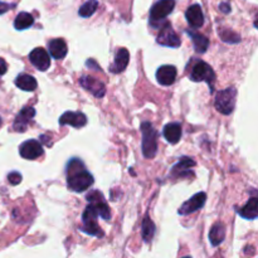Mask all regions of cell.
I'll use <instances>...</instances> for the list:
<instances>
[{
	"mask_svg": "<svg viewBox=\"0 0 258 258\" xmlns=\"http://www.w3.org/2000/svg\"><path fill=\"white\" fill-rule=\"evenodd\" d=\"M219 8H220V10H222L223 13H224V14H228V13H229V11H230V6H229V4L223 3V4H220Z\"/></svg>",
	"mask_w": 258,
	"mask_h": 258,
	"instance_id": "4dcf8cb0",
	"label": "cell"
},
{
	"mask_svg": "<svg viewBox=\"0 0 258 258\" xmlns=\"http://www.w3.org/2000/svg\"><path fill=\"white\" fill-rule=\"evenodd\" d=\"M186 33L190 36L192 38V42L193 45H194V49L195 52L198 53H206V50L208 49L209 47V41L206 36H203L200 33H194L192 31H188Z\"/></svg>",
	"mask_w": 258,
	"mask_h": 258,
	"instance_id": "7402d4cb",
	"label": "cell"
},
{
	"mask_svg": "<svg viewBox=\"0 0 258 258\" xmlns=\"http://www.w3.org/2000/svg\"><path fill=\"white\" fill-rule=\"evenodd\" d=\"M34 23V18L33 15L29 14V13H25V11H22L19 14L17 15L14 20V28L17 31H24V29L31 28L32 25Z\"/></svg>",
	"mask_w": 258,
	"mask_h": 258,
	"instance_id": "cb8c5ba5",
	"label": "cell"
},
{
	"mask_svg": "<svg viewBox=\"0 0 258 258\" xmlns=\"http://www.w3.org/2000/svg\"><path fill=\"white\" fill-rule=\"evenodd\" d=\"M8 70V66H6V62L3 58H0V76H3L6 73Z\"/></svg>",
	"mask_w": 258,
	"mask_h": 258,
	"instance_id": "f546056e",
	"label": "cell"
},
{
	"mask_svg": "<svg viewBox=\"0 0 258 258\" xmlns=\"http://www.w3.org/2000/svg\"><path fill=\"white\" fill-rule=\"evenodd\" d=\"M15 85H17L18 88L27 92H33L34 89H37V86H38L36 78L31 75H27V73H22V75L18 76L15 78Z\"/></svg>",
	"mask_w": 258,
	"mask_h": 258,
	"instance_id": "d6986e66",
	"label": "cell"
},
{
	"mask_svg": "<svg viewBox=\"0 0 258 258\" xmlns=\"http://www.w3.org/2000/svg\"><path fill=\"white\" fill-rule=\"evenodd\" d=\"M80 84L85 89H87L88 92H91L94 97L101 98L105 96V92H106L105 85H103L101 81L91 77V76H82L80 80Z\"/></svg>",
	"mask_w": 258,
	"mask_h": 258,
	"instance_id": "8fae6325",
	"label": "cell"
},
{
	"mask_svg": "<svg viewBox=\"0 0 258 258\" xmlns=\"http://www.w3.org/2000/svg\"><path fill=\"white\" fill-rule=\"evenodd\" d=\"M156 80L161 86H170L176 80V68L174 66H161L156 72Z\"/></svg>",
	"mask_w": 258,
	"mask_h": 258,
	"instance_id": "5bb4252c",
	"label": "cell"
},
{
	"mask_svg": "<svg viewBox=\"0 0 258 258\" xmlns=\"http://www.w3.org/2000/svg\"><path fill=\"white\" fill-rule=\"evenodd\" d=\"M207 200L206 193H198V194L193 195L189 200H186L185 203L181 204V207L179 208V214L180 215H186V214H192L194 212L199 211L204 207Z\"/></svg>",
	"mask_w": 258,
	"mask_h": 258,
	"instance_id": "9c48e42d",
	"label": "cell"
},
{
	"mask_svg": "<svg viewBox=\"0 0 258 258\" xmlns=\"http://www.w3.org/2000/svg\"><path fill=\"white\" fill-rule=\"evenodd\" d=\"M129 59H130V53L126 48H120L115 54L114 63L110 67V71L112 73H121L125 71V68L129 64Z\"/></svg>",
	"mask_w": 258,
	"mask_h": 258,
	"instance_id": "2e32d148",
	"label": "cell"
},
{
	"mask_svg": "<svg viewBox=\"0 0 258 258\" xmlns=\"http://www.w3.org/2000/svg\"><path fill=\"white\" fill-rule=\"evenodd\" d=\"M59 124L62 126L63 125H70L73 126L76 129H81L84 128L85 125L87 124V117L85 116L82 112H64L63 115L59 119Z\"/></svg>",
	"mask_w": 258,
	"mask_h": 258,
	"instance_id": "4fadbf2b",
	"label": "cell"
},
{
	"mask_svg": "<svg viewBox=\"0 0 258 258\" xmlns=\"http://www.w3.org/2000/svg\"><path fill=\"white\" fill-rule=\"evenodd\" d=\"M34 116H36V110L33 107H24L15 117L14 124H13V130L17 131V132H24Z\"/></svg>",
	"mask_w": 258,
	"mask_h": 258,
	"instance_id": "7c38bea8",
	"label": "cell"
},
{
	"mask_svg": "<svg viewBox=\"0 0 258 258\" xmlns=\"http://www.w3.org/2000/svg\"><path fill=\"white\" fill-rule=\"evenodd\" d=\"M225 238V227L222 223H215L209 232V239L212 246H219Z\"/></svg>",
	"mask_w": 258,
	"mask_h": 258,
	"instance_id": "603a6c76",
	"label": "cell"
},
{
	"mask_svg": "<svg viewBox=\"0 0 258 258\" xmlns=\"http://www.w3.org/2000/svg\"><path fill=\"white\" fill-rule=\"evenodd\" d=\"M29 61L37 70L42 71V72L47 71L50 67V57L44 48H34L29 54Z\"/></svg>",
	"mask_w": 258,
	"mask_h": 258,
	"instance_id": "ba28073f",
	"label": "cell"
},
{
	"mask_svg": "<svg viewBox=\"0 0 258 258\" xmlns=\"http://www.w3.org/2000/svg\"><path fill=\"white\" fill-rule=\"evenodd\" d=\"M156 42L160 45L170 48H178L180 47L181 41L178 37V34L175 33L174 29L172 28L170 23H164V25L161 27L160 32H159L158 37H156Z\"/></svg>",
	"mask_w": 258,
	"mask_h": 258,
	"instance_id": "52a82bcc",
	"label": "cell"
},
{
	"mask_svg": "<svg viewBox=\"0 0 258 258\" xmlns=\"http://www.w3.org/2000/svg\"><path fill=\"white\" fill-rule=\"evenodd\" d=\"M142 132V154L146 159L155 158L158 153V132L151 122L145 121L141 125Z\"/></svg>",
	"mask_w": 258,
	"mask_h": 258,
	"instance_id": "3957f363",
	"label": "cell"
},
{
	"mask_svg": "<svg viewBox=\"0 0 258 258\" xmlns=\"http://www.w3.org/2000/svg\"><path fill=\"white\" fill-rule=\"evenodd\" d=\"M8 180L11 185H18V184H20V181H22V175L18 172H9L8 175Z\"/></svg>",
	"mask_w": 258,
	"mask_h": 258,
	"instance_id": "83f0119b",
	"label": "cell"
},
{
	"mask_svg": "<svg viewBox=\"0 0 258 258\" xmlns=\"http://www.w3.org/2000/svg\"><path fill=\"white\" fill-rule=\"evenodd\" d=\"M237 91L234 87H229L223 91H219L215 94L214 100V107L216 111H219L223 115H229L233 112L234 106H236Z\"/></svg>",
	"mask_w": 258,
	"mask_h": 258,
	"instance_id": "277c9868",
	"label": "cell"
},
{
	"mask_svg": "<svg viewBox=\"0 0 258 258\" xmlns=\"http://www.w3.org/2000/svg\"><path fill=\"white\" fill-rule=\"evenodd\" d=\"M181 125L180 124H176V122H172V124H168L164 128L163 131V135L167 139L168 142L170 144H176L179 142V140L181 139Z\"/></svg>",
	"mask_w": 258,
	"mask_h": 258,
	"instance_id": "ac0fdd59",
	"label": "cell"
},
{
	"mask_svg": "<svg viewBox=\"0 0 258 258\" xmlns=\"http://www.w3.org/2000/svg\"><path fill=\"white\" fill-rule=\"evenodd\" d=\"M219 36L220 38H222L223 42L225 43L234 44V43L241 42V37H239L237 33H234V32L230 31V29H223V31L219 32Z\"/></svg>",
	"mask_w": 258,
	"mask_h": 258,
	"instance_id": "4316f807",
	"label": "cell"
},
{
	"mask_svg": "<svg viewBox=\"0 0 258 258\" xmlns=\"http://www.w3.org/2000/svg\"><path fill=\"white\" fill-rule=\"evenodd\" d=\"M19 153L27 160H36L43 155V147L37 140H28L20 145Z\"/></svg>",
	"mask_w": 258,
	"mask_h": 258,
	"instance_id": "30bf717a",
	"label": "cell"
},
{
	"mask_svg": "<svg viewBox=\"0 0 258 258\" xmlns=\"http://www.w3.org/2000/svg\"><path fill=\"white\" fill-rule=\"evenodd\" d=\"M174 6L175 0H159L150 10V24L155 27L156 23L164 20L172 13Z\"/></svg>",
	"mask_w": 258,
	"mask_h": 258,
	"instance_id": "8992f818",
	"label": "cell"
},
{
	"mask_svg": "<svg viewBox=\"0 0 258 258\" xmlns=\"http://www.w3.org/2000/svg\"><path fill=\"white\" fill-rule=\"evenodd\" d=\"M15 6V4H6V3H0V15L6 13L8 10L13 9Z\"/></svg>",
	"mask_w": 258,
	"mask_h": 258,
	"instance_id": "f1b7e54d",
	"label": "cell"
},
{
	"mask_svg": "<svg viewBox=\"0 0 258 258\" xmlns=\"http://www.w3.org/2000/svg\"><path fill=\"white\" fill-rule=\"evenodd\" d=\"M98 3L97 0H88L84 5L81 6L80 10H78V14L82 18H89L91 15H93V13L97 10Z\"/></svg>",
	"mask_w": 258,
	"mask_h": 258,
	"instance_id": "484cf974",
	"label": "cell"
},
{
	"mask_svg": "<svg viewBox=\"0 0 258 258\" xmlns=\"http://www.w3.org/2000/svg\"><path fill=\"white\" fill-rule=\"evenodd\" d=\"M239 215L244 219L253 220L258 215V199L256 197L251 198L248 203L239 211Z\"/></svg>",
	"mask_w": 258,
	"mask_h": 258,
	"instance_id": "ffe728a7",
	"label": "cell"
},
{
	"mask_svg": "<svg viewBox=\"0 0 258 258\" xmlns=\"http://www.w3.org/2000/svg\"><path fill=\"white\" fill-rule=\"evenodd\" d=\"M183 258H192V257H189V256H186V257H183Z\"/></svg>",
	"mask_w": 258,
	"mask_h": 258,
	"instance_id": "836d02e7",
	"label": "cell"
},
{
	"mask_svg": "<svg viewBox=\"0 0 258 258\" xmlns=\"http://www.w3.org/2000/svg\"><path fill=\"white\" fill-rule=\"evenodd\" d=\"M214 78H215V75H214L212 67L206 62H198L190 72V80L193 82H207L212 89H213Z\"/></svg>",
	"mask_w": 258,
	"mask_h": 258,
	"instance_id": "5b68a950",
	"label": "cell"
},
{
	"mask_svg": "<svg viewBox=\"0 0 258 258\" xmlns=\"http://www.w3.org/2000/svg\"><path fill=\"white\" fill-rule=\"evenodd\" d=\"M87 67H93V68H97V70H100V67L97 66V64H94L93 63V61H92V59H89L88 62H87Z\"/></svg>",
	"mask_w": 258,
	"mask_h": 258,
	"instance_id": "1f68e13d",
	"label": "cell"
},
{
	"mask_svg": "<svg viewBox=\"0 0 258 258\" xmlns=\"http://www.w3.org/2000/svg\"><path fill=\"white\" fill-rule=\"evenodd\" d=\"M185 17L190 27H193V28H200L204 24V15H203L202 8H200L199 4L189 6L185 13Z\"/></svg>",
	"mask_w": 258,
	"mask_h": 258,
	"instance_id": "e0dca14e",
	"label": "cell"
},
{
	"mask_svg": "<svg viewBox=\"0 0 258 258\" xmlns=\"http://www.w3.org/2000/svg\"><path fill=\"white\" fill-rule=\"evenodd\" d=\"M97 218V207H96L94 203H89L88 206L86 207V209H85L84 214H82V222H84V225L81 227V230L85 232V233L89 234V236L102 238L105 233H103V230L101 229L100 225H98V223L96 222Z\"/></svg>",
	"mask_w": 258,
	"mask_h": 258,
	"instance_id": "7a4b0ae2",
	"label": "cell"
},
{
	"mask_svg": "<svg viewBox=\"0 0 258 258\" xmlns=\"http://www.w3.org/2000/svg\"><path fill=\"white\" fill-rule=\"evenodd\" d=\"M195 165V163L193 161V159L186 158V156H183L180 159L178 164L174 165L172 169V178H186L189 174L192 175V172H190V168H193Z\"/></svg>",
	"mask_w": 258,
	"mask_h": 258,
	"instance_id": "9a60e30c",
	"label": "cell"
},
{
	"mask_svg": "<svg viewBox=\"0 0 258 258\" xmlns=\"http://www.w3.org/2000/svg\"><path fill=\"white\" fill-rule=\"evenodd\" d=\"M0 126H1V117H0Z\"/></svg>",
	"mask_w": 258,
	"mask_h": 258,
	"instance_id": "d6a6232c",
	"label": "cell"
},
{
	"mask_svg": "<svg viewBox=\"0 0 258 258\" xmlns=\"http://www.w3.org/2000/svg\"><path fill=\"white\" fill-rule=\"evenodd\" d=\"M67 185L73 192L82 193L93 184V176L80 159H72L67 165Z\"/></svg>",
	"mask_w": 258,
	"mask_h": 258,
	"instance_id": "6da1fadb",
	"label": "cell"
},
{
	"mask_svg": "<svg viewBox=\"0 0 258 258\" xmlns=\"http://www.w3.org/2000/svg\"><path fill=\"white\" fill-rule=\"evenodd\" d=\"M49 53L53 58L63 59L67 54V44L63 39L57 38L49 42Z\"/></svg>",
	"mask_w": 258,
	"mask_h": 258,
	"instance_id": "44dd1931",
	"label": "cell"
},
{
	"mask_svg": "<svg viewBox=\"0 0 258 258\" xmlns=\"http://www.w3.org/2000/svg\"><path fill=\"white\" fill-rule=\"evenodd\" d=\"M155 234V224L150 219V216L146 215L142 222V238L145 242H150Z\"/></svg>",
	"mask_w": 258,
	"mask_h": 258,
	"instance_id": "d4e9b609",
	"label": "cell"
}]
</instances>
